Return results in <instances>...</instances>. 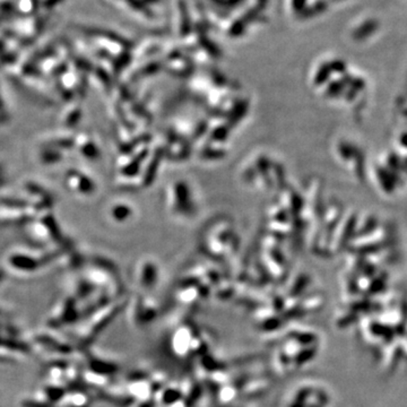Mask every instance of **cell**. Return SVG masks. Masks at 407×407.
I'll return each instance as SVG.
<instances>
[{
  "mask_svg": "<svg viewBox=\"0 0 407 407\" xmlns=\"http://www.w3.org/2000/svg\"><path fill=\"white\" fill-rule=\"evenodd\" d=\"M379 26H380V24H379L378 20H368L361 26L362 29H358L356 31V38H358V40L370 38V35H373L378 31Z\"/></svg>",
  "mask_w": 407,
  "mask_h": 407,
  "instance_id": "cell-1",
  "label": "cell"
}]
</instances>
